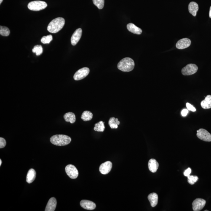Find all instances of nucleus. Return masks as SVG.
I'll use <instances>...</instances> for the list:
<instances>
[{
  "instance_id": "obj_35",
  "label": "nucleus",
  "mask_w": 211,
  "mask_h": 211,
  "mask_svg": "<svg viewBox=\"0 0 211 211\" xmlns=\"http://www.w3.org/2000/svg\"><path fill=\"white\" fill-rule=\"evenodd\" d=\"M2 163V161L1 160H0V166L1 165Z\"/></svg>"
},
{
  "instance_id": "obj_2",
  "label": "nucleus",
  "mask_w": 211,
  "mask_h": 211,
  "mask_svg": "<svg viewBox=\"0 0 211 211\" xmlns=\"http://www.w3.org/2000/svg\"><path fill=\"white\" fill-rule=\"evenodd\" d=\"M135 62L133 59L130 57H125L123 58L118 64V69L124 72L132 71L135 67Z\"/></svg>"
},
{
  "instance_id": "obj_17",
  "label": "nucleus",
  "mask_w": 211,
  "mask_h": 211,
  "mask_svg": "<svg viewBox=\"0 0 211 211\" xmlns=\"http://www.w3.org/2000/svg\"><path fill=\"white\" fill-rule=\"evenodd\" d=\"M188 11L190 14H191L193 16L196 17L198 9L199 6L197 3L194 2H192L190 3L188 5Z\"/></svg>"
},
{
  "instance_id": "obj_16",
  "label": "nucleus",
  "mask_w": 211,
  "mask_h": 211,
  "mask_svg": "<svg viewBox=\"0 0 211 211\" xmlns=\"http://www.w3.org/2000/svg\"><path fill=\"white\" fill-rule=\"evenodd\" d=\"M128 30L130 32L137 35H140L142 33V30L133 23H129L127 25Z\"/></svg>"
},
{
  "instance_id": "obj_8",
  "label": "nucleus",
  "mask_w": 211,
  "mask_h": 211,
  "mask_svg": "<svg viewBox=\"0 0 211 211\" xmlns=\"http://www.w3.org/2000/svg\"><path fill=\"white\" fill-rule=\"evenodd\" d=\"M197 132V136L200 139L205 142H211V134L206 129H200Z\"/></svg>"
},
{
  "instance_id": "obj_6",
  "label": "nucleus",
  "mask_w": 211,
  "mask_h": 211,
  "mask_svg": "<svg viewBox=\"0 0 211 211\" xmlns=\"http://www.w3.org/2000/svg\"><path fill=\"white\" fill-rule=\"evenodd\" d=\"M89 69L87 68H84L78 70L73 76V79L76 81L84 79L89 75Z\"/></svg>"
},
{
  "instance_id": "obj_30",
  "label": "nucleus",
  "mask_w": 211,
  "mask_h": 211,
  "mask_svg": "<svg viewBox=\"0 0 211 211\" xmlns=\"http://www.w3.org/2000/svg\"><path fill=\"white\" fill-rule=\"evenodd\" d=\"M186 106L187 108V109L188 110H190V111H192L193 112L196 111V108L189 103H186Z\"/></svg>"
},
{
  "instance_id": "obj_10",
  "label": "nucleus",
  "mask_w": 211,
  "mask_h": 211,
  "mask_svg": "<svg viewBox=\"0 0 211 211\" xmlns=\"http://www.w3.org/2000/svg\"><path fill=\"white\" fill-rule=\"evenodd\" d=\"M191 44V41L188 38H182L177 41L176 44V47L179 49H185L189 47Z\"/></svg>"
},
{
  "instance_id": "obj_33",
  "label": "nucleus",
  "mask_w": 211,
  "mask_h": 211,
  "mask_svg": "<svg viewBox=\"0 0 211 211\" xmlns=\"http://www.w3.org/2000/svg\"><path fill=\"white\" fill-rule=\"evenodd\" d=\"M188 110L186 109H185L182 110L181 111V114L182 116H187V115L188 114Z\"/></svg>"
},
{
  "instance_id": "obj_13",
  "label": "nucleus",
  "mask_w": 211,
  "mask_h": 211,
  "mask_svg": "<svg viewBox=\"0 0 211 211\" xmlns=\"http://www.w3.org/2000/svg\"><path fill=\"white\" fill-rule=\"evenodd\" d=\"M80 205L83 208L90 210H94L96 207L95 203L86 200H83L81 201L80 202Z\"/></svg>"
},
{
  "instance_id": "obj_9",
  "label": "nucleus",
  "mask_w": 211,
  "mask_h": 211,
  "mask_svg": "<svg viewBox=\"0 0 211 211\" xmlns=\"http://www.w3.org/2000/svg\"><path fill=\"white\" fill-rule=\"evenodd\" d=\"M206 201L205 200L197 198L193 201L192 203V208L194 211H199L202 210L205 206Z\"/></svg>"
},
{
  "instance_id": "obj_25",
  "label": "nucleus",
  "mask_w": 211,
  "mask_h": 211,
  "mask_svg": "<svg viewBox=\"0 0 211 211\" xmlns=\"http://www.w3.org/2000/svg\"><path fill=\"white\" fill-rule=\"evenodd\" d=\"M9 28L6 26H0V34L3 36H8L10 34Z\"/></svg>"
},
{
  "instance_id": "obj_11",
  "label": "nucleus",
  "mask_w": 211,
  "mask_h": 211,
  "mask_svg": "<svg viewBox=\"0 0 211 211\" xmlns=\"http://www.w3.org/2000/svg\"><path fill=\"white\" fill-rule=\"evenodd\" d=\"M112 167V164L111 161H107L100 165V172L103 175H107L111 171Z\"/></svg>"
},
{
  "instance_id": "obj_26",
  "label": "nucleus",
  "mask_w": 211,
  "mask_h": 211,
  "mask_svg": "<svg viewBox=\"0 0 211 211\" xmlns=\"http://www.w3.org/2000/svg\"><path fill=\"white\" fill-rule=\"evenodd\" d=\"M33 52L36 53V56H40L43 53V48L41 45H36L34 46L32 49Z\"/></svg>"
},
{
  "instance_id": "obj_4",
  "label": "nucleus",
  "mask_w": 211,
  "mask_h": 211,
  "mask_svg": "<svg viewBox=\"0 0 211 211\" xmlns=\"http://www.w3.org/2000/svg\"><path fill=\"white\" fill-rule=\"evenodd\" d=\"M47 4L45 2L36 1L31 2L28 6L29 9L34 11H39L45 9Z\"/></svg>"
},
{
  "instance_id": "obj_21",
  "label": "nucleus",
  "mask_w": 211,
  "mask_h": 211,
  "mask_svg": "<svg viewBox=\"0 0 211 211\" xmlns=\"http://www.w3.org/2000/svg\"><path fill=\"white\" fill-rule=\"evenodd\" d=\"M64 119L67 122H70L71 124H73L76 120V116L73 113L69 112L64 115Z\"/></svg>"
},
{
  "instance_id": "obj_1",
  "label": "nucleus",
  "mask_w": 211,
  "mask_h": 211,
  "mask_svg": "<svg viewBox=\"0 0 211 211\" xmlns=\"http://www.w3.org/2000/svg\"><path fill=\"white\" fill-rule=\"evenodd\" d=\"M65 24V19L62 17H58L53 19L49 24L48 31L52 33L58 32L63 28Z\"/></svg>"
},
{
  "instance_id": "obj_31",
  "label": "nucleus",
  "mask_w": 211,
  "mask_h": 211,
  "mask_svg": "<svg viewBox=\"0 0 211 211\" xmlns=\"http://www.w3.org/2000/svg\"><path fill=\"white\" fill-rule=\"evenodd\" d=\"M6 142L4 138H0V148H4L6 145Z\"/></svg>"
},
{
  "instance_id": "obj_23",
  "label": "nucleus",
  "mask_w": 211,
  "mask_h": 211,
  "mask_svg": "<svg viewBox=\"0 0 211 211\" xmlns=\"http://www.w3.org/2000/svg\"><path fill=\"white\" fill-rule=\"evenodd\" d=\"M93 115L92 112L88 111H84L81 116V119L84 121H90L93 118Z\"/></svg>"
},
{
  "instance_id": "obj_28",
  "label": "nucleus",
  "mask_w": 211,
  "mask_h": 211,
  "mask_svg": "<svg viewBox=\"0 0 211 211\" xmlns=\"http://www.w3.org/2000/svg\"><path fill=\"white\" fill-rule=\"evenodd\" d=\"M52 40V36L51 35H47L43 36L41 40V42L44 44H49Z\"/></svg>"
},
{
  "instance_id": "obj_22",
  "label": "nucleus",
  "mask_w": 211,
  "mask_h": 211,
  "mask_svg": "<svg viewBox=\"0 0 211 211\" xmlns=\"http://www.w3.org/2000/svg\"><path fill=\"white\" fill-rule=\"evenodd\" d=\"M108 124L111 129H117L118 127V125L120 124V122L117 118L116 119L115 117H113L110 118Z\"/></svg>"
},
{
  "instance_id": "obj_3",
  "label": "nucleus",
  "mask_w": 211,
  "mask_h": 211,
  "mask_svg": "<svg viewBox=\"0 0 211 211\" xmlns=\"http://www.w3.org/2000/svg\"><path fill=\"white\" fill-rule=\"evenodd\" d=\"M50 141L53 144L57 146H65L70 143L71 138L66 135H57L51 137Z\"/></svg>"
},
{
  "instance_id": "obj_7",
  "label": "nucleus",
  "mask_w": 211,
  "mask_h": 211,
  "mask_svg": "<svg viewBox=\"0 0 211 211\" xmlns=\"http://www.w3.org/2000/svg\"><path fill=\"white\" fill-rule=\"evenodd\" d=\"M65 172L70 178L75 179L77 178L79 172L76 168L73 165H68L65 167Z\"/></svg>"
},
{
  "instance_id": "obj_14",
  "label": "nucleus",
  "mask_w": 211,
  "mask_h": 211,
  "mask_svg": "<svg viewBox=\"0 0 211 211\" xmlns=\"http://www.w3.org/2000/svg\"><path fill=\"white\" fill-rule=\"evenodd\" d=\"M57 199L54 197L51 198L48 202L47 205L45 209V211H55L57 207Z\"/></svg>"
},
{
  "instance_id": "obj_18",
  "label": "nucleus",
  "mask_w": 211,
  "mask_h": 211,
  "mask_svg": "<svg viewBox=\"0 0 211 211\" xmlns=\"http://www.w3.org/2000/svg\"><path fill=\"white\" fill-rule=\"evenodd\" d=\"M148 199L152 207H156L158 203V195L155 193H150L148 196Z\"/></svg>"
},
{
  "instance_id": "obj_24",
  "label": "nucleus",
  "mask_w": 211,
  "mask_h": 211,
  "mask_svg": "<svg viewBox=\"0 0 211 211\" xmlns=\"http://www.w3.org/2000/svg\"><path fill=\"white\" fill-rule=\"evenodd\" d=\"M105 122L100 121L95 125L94 130L98 132H103L104 131L105 127Z\"/></svg>"
},
{
  "instance_id": "obj_19",
  "label": "nucleus",
  "mask_w": 211,
  "mask_h": 211,
  "mask_svg": "<svg viewBox=\"0 0 211 211\" xmlns=\"http://www.w3.org/2000/svg\"><path fill=\"white\" fill-rule=\"evenodd\" d=\"M201 107L204 109H208L211 108V95H208L205 99L201 102Z\"/></svg>"
},
{
  "instance_id": "obj_15",
  "label": "nucleus",
  "mask_w": 211,
  "mask_h": 211,
  "mask_svg": "<svg viewBox=\"0 0 211 211\" xmlns=\"http://www.w3.org/2000/svg\"><path fill=\"white\" fill-rule=\"evenodd\" d=\"M158 167H159V164L156 160L151 159L149 161V169L152 172L154 173L157 171Z\"/></svg>"
},
{
  "instance_id": "obj_29",
  "label": "nucleus",
  "mask_w": 211,
  "mask_h": 211,
  "mask_svg": "<svg viewBox=\"0 0 211 211\" xmlns=\"http://www.w3.org/2000/svg\"><path fill=\"white\" fill-rule=\"evenodd\" d=\"M188 183L191 185H194L195 183L197 181L198 177L196 176H188Z\"/></svg>"
},
{
  "instance_id": "obj_32",
  "label": "nucleus",
  "mask_w": 211,
  "mask_h": 211,
  "mask_svg": "<svg viewBox=\"0 0 211 211\" xmlns=\"http://www.w3.org/2000/svg\"><path fill=\"white\" fill-rule=\"evenodd\" d=\"M191 169L190 168H188L184 172V175L185 176L188 177V176H190L191 175Z\"/></svg>"
},
{
  "instance_id": "obj_36",
  "label": "nucleus",
  "mask_w": 211,
  "mask_h": 211,
  "mask_svg": "<svg viewBox=\"0 0 211 211\" xmlns=\"http://www.w3.org/2000/svg\"><path fill=\"white\" fill-rule=\"evenodd\" d=\"M3 0H0V4H1L3 2Z\"/></svg>"
},
{
  "instance_id": "obj_12",
  "label": "nucleus",
  "mask_w": 211,
  "mask_h": 211,
  "mask_svg": "<svg viewBox=\"0 0 211 211\" xmlns=\"http://www.w3.org/2000/svg\"><path fill=\"white\" fill-rule=\"evenodd\" d=\"M82 30L81 28L77 29L73 33L71 38V42L72 45L74 46L76 45L82 36Z\"/></svg>"
},
{
  "instance_id": "obj_27",
  "label": "nucleus",
  "mask_w": 211,
  "mask_h": 211,
  "mask_svg": "<svg viewBox=\"0 0 211 211\" xmlns=\"http://www.w3.org/2000/svg\"><path fill=\"white\" fill-rule=\"evenodd\" d=\"M94 5L99 9L103 8L105 4V0H93Z\"/></svg>"
},
{
  "instance_id": "obj_5",
  "label": "nucleus",
  "mask_w": 211,
  "mask_h": 211,
  "mask_svg": "<svg viewBox=\"0 0 211 211\" xmlns=\"http://www.w3.org/2000/svg\"><path fill=\"white\" fill-rule=\"evenodd\" d=\"M198 70V67L194 64H189L182 68L181 73L184 76H190L196 73Z\"/></svg>"
},
{
  "instance_id": "obj_20",
  "label": "nucleus",
  "mask_w": 211,
  "mask_h": 211,
  "mask_svg": "<svg viewBox=\"0 0 211 211\" xmlns=\"http://www.w3.org/2000/svg\"><path fill=\"white\" fill-rule=\"evenodd\" d=\"M36 177V172L34 169H30L28 171L26 177V181L28 183H31L34 181Z\"/></svg>"
},
{
  "instance_id": "obj_34",
  "label": "nucleus",
  "mask_w": 211,
  "mask_h": 211,
  "mask_svg": "<svg viewBox=\"0 0 211 211\" xmlns=\"http://www.w3.org/2000/svg\"><path fill=\"white\" fill-rule=\"evenodd\" d=\"M209 17L211 18V6L210 8V12H209Z\"/></svg>"
},
{
  "instance_id": "obj_37",
  "label": "nucleus",
  "mask_w": 211,
  "mask_h": 211,
  "mask_svg": "<svg viewBox=\"0 0 211 211\" xmlns=\"http://www.w3.org/2000/svg\"><path fill=\"white\" fill-rule=\"evenodd\" d=\"M208 211V210H205V211Z\"/></svg>"
}]
</instances>
